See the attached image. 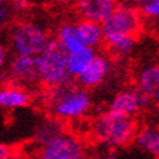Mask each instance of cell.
Instances as JSON below:
<instances>
[{
	"instance_id": "8fae6325",
	"label": "cell",
	"mask_w": 159,
	"mask_h": 159,
	"mask_svg": "<svg viewBox=\"0 0 159 159\" xmlns=\"http://www.w3.org/2000/svg\"><path fill=\"white\" fill-rule=\"evenodd\" d=\"M137 88L159 107V63H152L141 69L137 76Z\"/></svg>"
},
{
	"instance_id": "277c9868",
	"label": "cell",
	"mask_w": 159,
	"mask_h": 159,
	"mask_svg": "<svg viewBox=\"0 0 159 159\" xmlns=\"http://www.w3.org/2000/svg\"><path fill=\"white\" fill-rule=\"evenodd\" d=\"M49 40L48 33L33 22H21L11 33V47L16 54L39 56Z\"/></svg>"
},
{
	"instance_id": "ba28073f",
	"label": "cell",
	"mask_w": 159,
	"mask_h": 159,
	"mask_svg": "<svg viewBox=\"0 0 159 159\" xmlns=\"http://www.w3.org/2000/svg\"><path fill=\"white\" fill-rule=\"evenodd\" d=\"M111 69V63L106 56L94 54L84 70L76 76L79 84L84 88H94L107 78Z\"/></svg>"
},
{
	"instance_id": "d6986e66",
	"label": "cell",
	"mask_w": 159,
	"mask_h": 159,
	"mask_svg": "<svg viewBox=\"0 0 159 159\" xmlns=\"http://www.w3.org/2000/svg\"><path fill=\"white\" fill-rule=\"evenodd\" d=\"M140 13L144 18L159 20V0H149L140 8Z\"/></svg>"
},
{
	"instance_id": "7c38bea8",
	"label": "cell",
	"mask_w": 159,
	"mask_h": 159,
	"mask_svg": "<svg viewBox=\"0 0 159 159\" xmlns=\"http://www.w3.org/2000/svg\"><path fill=\"white\" fill-rule=\"evenodd\" d=\"M75 27H76V33L79 38H80V40L85 45L91 47V48H97L105 40V35H104L101 22L82 18L75 25Z\"/></svg>"
},
{
	"instance_id": "e0dca14e",
	"label": "cell",
	"mask_w": 159,
	"mask_h": 159,
	"mask_svg": "<svg viewBox=\"0 0 159 159\" xmlns=\"http://www.w3.org/2000/svg\"><path fill=\"white\" fill-rule=\"evenodd\" d=\"M57 39L60 40V43L63 45V48L67 51V53L75 52V51L83 48V47L85 45L80 40V38H79V35L76 33L75 25H71V23L62 25L58 29V31H57Z\"/></svg>"
},
{
	"instance_id": "ffe728a7",
	"label": "cell",
	"mask_w": 159,
	"mask_h": 159,
	"mask_svg": "<svg viewBox=\"0 0 159 159\" xmlns=\"http://www.w3.org/2000/svg\"><path fill=\"white\" fill-rule=\"evenodd\" d=\"M8 18H9V9L4 4H0V25L5 23Z\"/></svg>"
},
{
	"instance_id": "7402d4cb",
	"label": "cell",
	"mask_w": 159,
	"mask_h": 159,
	"mask_svg": "<svg viewBox=\"0 0 159 159\" xmlns=\"http://www.w3.org/2000/svg\"><path fill=\"white\" fill-rule=\"evenodd\" d=\"M12 155V150L8 148L7 145L0 144V159H8Z\"/></svg>"
},
{
	"instance_id": "9a60e30c",
	"label": "cell",
	"mask_w": 159,
	"mask_h": 159,
	"mask_svg": "<svg viewBox=\"0 0 159 159\" xmlns=\"http://www.w3.org/2000/svg\"><path fill=\"white\" fill-rule=\"evenodd\" d=\"M96 54L94 48H91L88 45H84L83 48L78 49L75 52L67 53V67L71 78H76L84 70V67L88 65L89 61Z\"/></svg>"
},
{
	"instance_id": "9c48e42d",
	"label": "cell",
	"mask_w": 159,
	"mask_h": 159,
	"mask_svg": "<svg viewBox=\"0 0 159 159\" xmlns=\"http://www.w3.org/2000/svg\"><path fill=\"white\" fill-rule=\"evenodd\" d=\"M11 75L14 80L23 84H33L40 80L38 57L29 54H16L11 62Z\"/></svg>"
},
{
	"instance_id": "d4e9b609",
	"label": "cell",
	"mask_w": 159,
	"mask_h": 159,
	"mask_svg": "<svg viewBox=\"0 0 159 159\" xmlns=\"http://www.w3.org/2000/svg\"><path fill=\"white\" fill-rule=\"evenodd\" d=\"M5 2H7V0H0V4H4Z\"/></svg>"
},
{
	"instance_id": "44dd1931",
	"label": "cell",
	"mask_w": 159,
	"mask_h": 159,
	"mask_svg": "<svg viewBox=\"0 0 159 159\" xmlns=\"http://www.w3.org/2000/svg\"><path fill=\"white\" fill-rule=\"evenodd\" d=\"M7 61H8V52L5 49V47L0 43V70L5 66Z\"/></svg>"
},
{
	"instance_id": "5b68a950",
	"label": "cell",
	"mask_w": 159,
	"mask_h": 159,
	"mask_svg": "<svg viewBox=\"0 0 159 159\" xmlns=\"http://www.w3.org/2000/svg\"><path fill=\"white\" fill-rule=\"evenodd\" d=\"M101 25L105 36L111 34H129L137 36L142 26V16L137 7L128 3H118L115 9L101 22Z\"/></svg>"
},
{
	"instance_id": "ac0fdd59",
	"label": "cell",
	"mask_w": 159,
	"mask_h": 159,
	"mask_svg": "<svg viewBox=\"0 0 159 159\" xmlns=\"http://www.w3.org/2000/svg\"><path fill=\"white\" fill-rule=\"evenodd\" d=\"M61 133H62V128L58 123H56L53 120L45 122L39 127V129L36 132V140L40 142L42 145H45V144H48L49 141H52L54 137L60 136Z\"/></svg>"
},
{
	"instance_id": "7a4b0ae2",
	"label": "cell",
	"mask_w": 159,
	"mask_h": 159,
	"mask_svg": "<svg viewBox=\"0 0 159 159\" xmlns=\"http://www.w3.org/2000/svg\"><path fill=\"white\" fill-rule=\"evenodd\" d=\"M139 128L134 116H125L107 111L96 118L92 125L93 137L109 146H125L134 140Z\"/></svg>"
},
{
	"instance_id": "3957f363",
	"label": "cell",
	"mask_w": 159,
	"mask_h": 159,
	"mask_svg": "<svg viewBox=\"0 0 159 159\" xmlns=\"http://www.w3.org/2000/svg\"><path fill=\"white\" fill-rule=\"evenodd\" d=\"M36 57L39 78L44 84L54 87L70 80L71 75L67 67V51L57 38L51 39L44 51Z\"/></svg>"
},
{
	"instance_id": "2e32d148",
	"label": "cell",
	"mask_w": 159,
	"mask_h": 159,
	"mask_svg": "<svg viewBox=\"0 0 159 159\" xmlns=\"http://www.w3.org/2000/svg\"><path fill=\"white\" fill-rule=\"evenodd\" d=\"M104 43L115 54L125 56V54H129L134 49L137 43V36L129 35V34H111L105 36Z\"/></svg>"
},
{
	"instance_id": "484cf974",
	"label": "cell",
	"mask_w": 159,
	"mask_h": 159,
	"mask_svg": "<svg viewBox=\"0 0 159 159\" xmlns=\"http://www.w3.org/2000/svg\"><path fill=\"white\" fill-rule=\"evenodd\" d=\"M119 2H120V3H124V2H125V0H118V3H119Z\"/></svg>"
},
{
	"instance_id": "6da1fadb",
	"label": "cell",
	"mask_w": 159,
	"mask_h": 159,
	"mask_svg": "<svg viewBox=\"0 0 159 159\" xmlns=\"http://www.w3.org/2000/svg\"><path fill=\"white\" fill-rule=\"evenodd\" d=\"M49 106L57 118L76 119L85 115L92 106V100L87 88L70 80L51 87Z\"/></svg>"
},
{
	"instance_id": "4fadbf2b",
	"label": "cell",
	"mask_w": 159,
	"mask_h": 159,
	"mask_svg": "<svg viewBox=\"0 0 159 159\" xmlns=\"http://www.w3.org/2000/svg\"><path fill=\"white\" fill-rule=\"evenodd\" d=\"M133 141L142 152L153 155L154 158H159V129L153 127L139 129Z\"/></svg>"
},
{
	"instance_id": "cb8c5ba5",
	"label": "cell",
	"mask_w": 159,
	"mask_h": 159,
	"mask_svg": "<svg viewBox=\"0 0 159 159\" xmlns=\"http://www.w3.org/2000/svg\"><path fill=\"white\" fill-rule=\"evenodd\" d=\"M56 2H58V3H71V2H74V0H56Z\"/></svg>"
},
{
	"instance_id": "52a82bcc",
	"label": "cell",
	"mask_w": 159,
	"mask_h": 159,
	"mask_svg": "<svg viewBox=\"0 0 159 159\" xmlns=\"http://www.w3.org/2000/svg\"><path fill=\"white\" fill-rule=\"evenodd\" d=\"M150 104H152L150 98L139 88L124 89L122 92H119L113 98L109 110L120 115L134 116L142 107H146Z\"/></svg>"
},
{
	"instance_id": "5bb4252c",
	"label": "cell",
	"mask_w": 159,
	"mask_h": 159,
	"mask_svg": "<svg viewBox=\"0 0 159 159\" xmlns=\"http://www.w3.org/2000/svg\"><path fill=\"white\" fill-rule=\"evenodd\" d=\"M30 104V94L20 87L0 88V106L7 109L25 107Z\"/></svg>"
},
{
	"instance_id": "603a6c76",
	"label": "cell",
	"mask_w": 159,
	"mask_h": 159,
	"mask_svg": "<svg viewBox=\"0 0 159 159\" xmlns=\"http://www.w3.org/2000/svg\"><path fill=\"white\" fill-rule=\"evenodd\" d=\"M27 3L25 0H13V8L17 11H22L23 8H26Z\"/></svg>"
},
{
	"instance_id": "30bf717a",
	"label": "cell",
	"mask_w": 159,
	"mask_h": 159,
	"mask_svg": "<svg viewBox=\"0 0 159 159\" xmlns=\"http://www.w3.org/2000/svg\"><path fill=\"white\" fill-rule=\"evenodd\" d=\"M73 3L82 18L102 22L115 9L118 0H74Z\"/></svg>"
},
{
	"instance_id": "8992f818",
	"label": "cell",
	"mask_w": 159,
	"mask_h": 159,
	"mask_svg": "<svg viewBox=\"0 0 159 159\" xmlns=\"http://www.w3.org/2000/svg\"><path fill=\"white\" fill-rule=\"evenodd\" d=\"M83 155L84 150L80 142L63 133L43 145L40 152L43 159H80Z\"/></svg>"
}]
</instances>
